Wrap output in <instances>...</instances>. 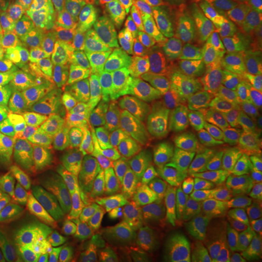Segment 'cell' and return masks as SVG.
I'll return each instance as SVG.
<instances>
[{
	"label": "cell",
	"instance_id": "52a82bcc",
	"mask_svg": "<svg viewBox=\"0 0 262 262\" xmlns=\"http://www.w3.org/2000/svg\"><path fill=\"white\" fill-rule=\"evenodd\" d=\"M166 73L198 86L230 83L232 66L226 64L215 47L195 27L194 20L173 37Z\"/></svg>",
	"mask_w": 262,
	"mask_h": 262
},
{
	"label": "cell",
	"instance_id": "ac0fdd59",
	"mask_svg": "<svg viewBox=\"0 0 262 262\" xmlns=\"http://www.w3.org/2000/svg\"><path fill=\"white\" fill-rule=\"evenodd\" d=\"M122 28L163 29L153 0H99L86 28L88 32H108Z\"/></svg>",
	"mask_w": 262,
	"mask_h": 262
},
{
	"label": "cell",
	"instance_id": "9c48e42d",
	"mask_svg": "<svg viewBox=\"0 0 262 262\" xmlns=\"http://www.w3.org/2000/svg\"><path fill=\"white\" fill-rule=\"evenodd\" d=\"M262 234V207L241 198L213 192L208 200L201 255L214 253L227 246Z\"/></svg>",
	"mask_w": 262,
	"mask_h": 262
},
{
	"label": "cell",
	"instance_id": "4fadbf2b",
	"mask_svg": "<svg viewBox=\"0 0 262 262\" xmlns=\"http://www.w3.org/2000/svg\"><path fill=\"white\" fill-rule=\"evenodd\" d=\"M210 191L262 207V170L248 151H223L215 163Z\"/></svg>",
	"mask_w": 262,
	"mask_h": 262
},
{
	"label": "cell",
	"instance_id": "7402d4cb",
	"mask_svg": "<svg viewBox=\"0 0 262 262\" xmlns=\"http://www.w3.org/2000/svg\"><path fill=\"white\" fill-rule=\"evenodd\" d=\"M56 207L41 189L15 169L0 179V215L15 217L27 213H50Z\"/></svg>",
	"mask_w": 262,
	"mask_h": 262
},
{
	"label": "cell",
	"instance_id": "2e32d148",
	"mask_svg": "<svg viewBox=\"0 0 262 262\" xmlns=\"http://www.w3.org/2000/svg\"><path fill=\"white\" fill-rule=\"evenodd\" d=\"M256 98L244 94L229 83L222 113L214 131L223 151H249L253 147Z\"/></svg>",
	"mask_w": 262,
	"mask_h": 262
},
{
	"label": "cell",
	"instance_id": "83f0119b",
	"mask_svg": "<svg viewBox=\"0 0 262 262\" xmlns=\"http://www.w3.org/2000/svg\"><path fill=\"white\" fill-rule=\"evenodd\" d=\"M28 15L25 0H0V41L8 35L18 34Z\"/></svg>",
	"mask_w": 262,
	"mask_h": 262
},
{
	"label": "cell",
	"instance_id": "e575fe53",
	"mask_svg": "<svg viewBox=\"0 0 262 262\" xmlns=\"http://www.w3.org/2000/svg\"><path fill=\"white\" fill-rule=\"evenodd\" d=\"M256 162H258V165H259V168L262 170V159H256Z\"/></svg>",
	"mask_w": 262,
	"mask_h": 262
},
{
	"label": "cell",
	"instance_id": "30bf717a",
	"mask_svg": "<svg viewBox=\"0 0 262 262\" xmlns=\"http://www.w3.org/2000/svg\"><path fill=\"white\" fill-rule=\"evenodd\" d=\"M227 84L198 86L165 73L159 89L168 102L170 120L214 136Z\"/></svg>",
	"mask_w": 262,
	"mask_h": 262
},
{
	"label": "cell",
	"instance_id": "6da1fadb",
	"mask_svg": "<svg viewBox=\"0 0 262 262\" xmlns=\"http://www.w3.org/2000/svg\"><path fill=\"white\" fill-rule=\"evenodd\" d=\"M77 37L106 80L134 92L159 88L169 56L163 29L122 28L98 34L79 31Z\"/></svg>",
	"mask_w": 262,
	"mask_h": 262
},
{
	"label": "cell",
	"instance_id": "44dd1931",
	"mask_svg": "<svg viewBox=\"0 0 262 262\" xmlns=\"http://www.w3.org/2000/svg\"><path fill=\"white\" fill-rule=\"evenodd\" d=\"M13 169L56 200L63 184L56 137L19 147Z\"/></svg>",
	"mask_w": 262,
	"mask_h": 262
},
{
	"label": "cell",
	"instance_id": "5bb4252c",
	"mask_svg": "<svg viewBox=\"0 0 262 262\" xmlns=\"http://www.w3.org/2000/svg\"><path fill=\"white\" fill-rule=\"evenodd\" d=\"M47 69L18 34L8 35L0 41V73L8 101L19 95L38 94Z\"/></svg>",
	"mask_w": 262,
	"mask_h": 262
},
{
	"label": "cell",
	"instance_id": "ba28073f",
	"mask_svg": "<svg viewBox=\"0 0 262 262\" xmlns=\"http://www.w3.org/2000/svg\"><path fill=\"white\" fill-rule=\"evenodd\" d=\"M259 12L262 0H194L192 18L226 64L232 66L237 39Z\"/></svg>",
	"mask_w": 262,
	"mask_h": 262
},
{
	"label": "cell",
	"instance_id": "603a6c76",
	"mask_svg": "<svg viewBox=\"0 0 262 262\" xmlns=\"http://www.w3.org/2000/svg\"><path fill=\"white\" fill-rule=\"evenodd\" d=\"M56 143L63 175L61 189L56 201L60 204H66L84 187L88 181L89 159L83 147L76 144L75 141L67 140L64 137H56Z\"/></svg>",
	"mask_w": 262,
	"mask_h": 262
},
{
	"label": "cell",
	"instance_id": "4316f807",
	"mask_svg": "<svg viewBox=\"0 0 262 262\" xmlns=\"http://www.w3.org/2000/svg\"><path fill=\"white\" fill-rule=\"evenodd\" d=\"M98 5L99 0H47L46 8L67 19L76 31H82L86 28Z\"/></svg>",
	"mask_w": 262,
	"mask_h": 262
},
{
	"label": "cell",
	"instance_id": "7a4b0ae2",
	"mask_svg": "<svg viewBox=\"0 0 262 262\" xmlns=\"http://www.w3.org/2000/svg\"><path fill=\"white\" fill-rule=\"evenodd\" d=\"M222 153L214 136L170 120L155 165V184L160 195L210 192V178Z\"/></svg>",
	"mask_w": 262,
	"mask_h": 262
},
{
	"label": "cell",
	"instance_id": "1f68e13d",
	"mask_svg": "<svg viewBox=\"0 0 262 262\" xmlns=\"http://www.w3.org/2000/svg\"><path fill=\"white\" fill-rule=\"evenodd\" d=\"M0 262H34V259L28 253H19V255L10 256V258H0Z\"/></svg>",
	"mask_w": 262,
	"mask_h": 262
},
{
	"label": "cell",
	"instance_id": "7c38bea8",
	"mask_svg": "<svg viewBox=\"0 0 262 262\" xmlns=\"http://www.w3.org/2000/svg\"><path fill=\"white\" fill-rule=\"evenodd\" d=\"M169 121L168 102L159 88L140 92L131 105L121 141L141 162L151 166L158 159Z\"/></svg>",
	"mask_w": 262,
	"mask_h": 262
},
{
	"label": "cell",
	"instance_id": "9a60e30c",
	"mask_svg": "<svg viewBox=\"0 0 262 262\" xmlns=\"http://www.w3.org/2000/svg\"><path fill=\"white\" fill-rule=\"evenodd\" d=\"M75 34L67 19L48 8L27 15L18 31L29 50L47 67L64 54Z\"/></svg>",
	"mask_w": 262,
	"mask_h": 262
},
{
	"label": "cell",
	"instance_id": "ffe728a7",
	"mask_svg": "<svg viewBox=\"0 0 262 262\" xmlns=\"http://www.w3.org/2000/svg\"><path fill=\"white\" fill-rule=\"evenodd\" d=\"M230 84L252 98L262 94V12L246 25L234 48Z\"/></svg>",
	"mask_w": 262,
	"mask_h": 262
},
{
	"label": "cell",
	"instance_id": "d6a6232c",
	"mask_svg": "<svg viewBox=\"0 0 262 262\" xmlns=\"http://www.w3.org/2000/svg\"><path fill=\"white\" fill-rule=\"evenodd\" d=\"M8 108H9V101H8V99L0 101V121H2V118L5 117V114H6V111H8Z\"/></svg>",
	"mask_w": 262,
	"mask_h": 262
},
{
	"label": "cell",
	"instance_id": "d6986e66",
	"mask_svg": "<svg viewBox=\"0 0 262 262\" xmlns=\"http://www.w3.org/2000/svg\"><path fill=\"white\" fill-rule=\"evenodd\" d=\"M150 168L122 141L98 143L89 153L88 182L95 188H111L127 177L150 172Z\"/></svg>",
	"mask_w": 262,
	"mask_h": 262
},
{
	"label": "cell",
	"instance_id": "3957f363",
	"mask_svg": "<svg viewBox=\"0 0 262 262\" xmlns=\"http://www.w3.org/2000/svg\"><path fill=\"white\" fill-rule=\"evenodd\" d=\"M28 255L34 262H94L110 256L102 229L82 215L57 208L42 215Z\"/></svg>",
	"mask_w": 262,
	"mask_h": 262
},
{
	"label": "cell",
	"instance_id": "d4e9b609",
	"mask_svg": "<svg viewBox=\"0 0 262 262\" xmlns=\"http://www.w3.org/2000/svg\"><path fill=\"white\" fill-rule=\"evenodd\" d=\"M169 32L177 37L192 24L194 0H153Z\"/></svg>",
	"mask_w": 262,
	"mask_h": 262
},
{
	"label": "cell",
	"instance_id": "8992f818",
	"mask_svg": "<svg viewBox=\"0 0 262 262\" xmlns=\"http://www.w3.org/2000/svg\"><path fill=\"white\" fill-rule=\"evenodd\" d=\"M103 80L94 57L82 46H69L63 56L48 66L39 94L58 114L80 102Z\"/></svg>",
	"mask_w": 262,
	"mask_h": 262
},
{
	"label": "cell",
	"instance_id": "484cf974",
	"mask_svg": "<svg viewBox=\"0 0 262 262\" xmlns=\"http://www.w3.org/2000/svg\"><path fill=\"white\" fill-rule=\"evenodd\" d=\"M196 262H262V234L214 253L201 255Z\"/></svg>",
	"mask_w": 262,
	"mask_h": 262
},
{
	"label": "cell",
	"instance_id": "277c9868",
	"mask_svg": "<svg viewBox=\"0 0 262 262\" xmlns=\"http://www.w3.org/2000/svg\"><path fill=\"white\" fill-rule=\"evenodd\" d=\"M137 94L140 92L105 79L80 102L57 115L67 136L92 144L121 141L124 125Z\"/></svg>",
	"mask_w": 262,
	"mask_h": 262
},
{
	"label": "cell",
	"instance_id": "836d02e7",
	"mask_svg": "<svg viewBox=\"0 0 262 262\" xmlns=\"http://www.w3.org/2000/svg\"><path fill=\"white\" fill-rule=\"evenodd\" d=\"M3 99H8V96H6L5 82H3V77H2V73H0V101H3Z\"/></svg>",
	"mask_w": 262,
	"mask_h": 262
},
{
	"label": "cell",
	"instance_id": "8fae6325",
	"mask_svg": "<svg viewBox=\"0 0 262 262\" xmlns=\"http://www.w3.org/2000/svg\"><path fill=\"white\" fill-rule=\"evenodd\" d=\"M64 136L58 115L39 92L12 98L0 121V137L16 149Z\"/></svg>",
	"mask_w": 262,
	"mask_h": 262
},
{
	"label": "cell",
	"instance_id": "5b68a950",
	"mask_svg": "<svg viewBox=\"0 0 262 262\" xmlns=\"http://www.w3.org/2000/svg\"><path fill=\"white\" fill-rule=\"evenodd\" d=\"M158 239L173 262H185L201 248L207 226V192L163 194Z\"/></svg>",
	"mask_w": 262,
	"mask_h": 262
},
{
	"label": "cell",
	"instance_id": "f546056e",
	"mask_svg": "<svg viewBox=\"0 0 262 262\" xmlns=\"http://www.w3.org/2000/svg\"><path fill=\"white\" fill-rule=\"evenodd\" d=\"M19 149L10 146L8 141L0 137V179L8 177L15 168Z\"/></svg>",
	"mask_w": 262,
	"mask_h": 262
},
{
	"label": "cell",
	"instance_id": "f1b7e54d",
	"mask_svg": "<svg viewBox=\"0 0 262 262\" xmlns=\"http://www.w3.org/2000/svg\"><path fill=\"white\" fill-rule=\"evenodd\" d=\"M165 251L159 246H143L121 255L105 256L94 262H165Z\"/></svg>",
	"mask_w": 262,
	"mask_h": 262
},
{
	"label": "cell",
	"instance_id": "cb8c5ba5",
	"mask_svg": "<svg viewBox=\"0 0 262 262\" xmlns=\"http://www.w3.org/2000/svg\"><path fill=\"white\" fill-rule=\"evenodd\" d=\"M47 213L0 217V258L24 253L38 237L41 219Z\"/></svg>",
	"mask_w": 262,
	"mask_h": 262
},
{
	"label": "cell",
	"instance_id": "4dcf8cb0",
	"mask_svg": "<svg viewBox=\"0 0 262 262\" xmlns=\"http://www.w3.org/2000/svg\"><path fill=\"white\" fill-rule=\"evenodd\" d=\"M253 153L255 159H262V94L256 98L255 105V125H253Z\"/></svg>",
	"mask_w": 262,
	"mask_h": 262
},
{
	"label": "cell",
	"instance_id": "e0dca14e",
	"mask_svg": "<svg viewBox=\"0 0 262 262\" xmlns=\"http://www.w3.org/2000/svg\"><path fill=\"white\" fill-rule=\"evenodd\" d=\"M110 189L115 203L134 225L158 236L160 194L149 172L127 177Z\"/></svg>",
	"mask_w": 262,
	"mask_h": 262
}]
</instances>
